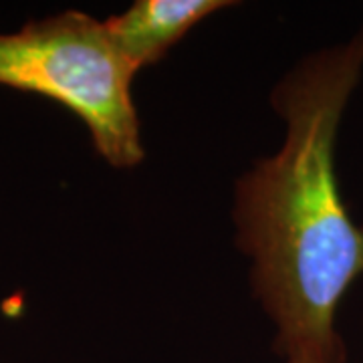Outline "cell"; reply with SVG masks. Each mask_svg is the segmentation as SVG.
Returning <instances> with one entry per match:
<instances>
[{
	"instance_id": "7a4b0ae2",
	"label": "cell",
	"mask_w": 363,
	"mask_h": 363,
	"mask_svg": "<svg viewBox=\"0 0 363 363\" xmlns=\"http://www.w3.org/2000/svg\"><path fill=\"white\" fill-rule=\"evenodd\" d=\"M135 75L105 21L75 9L0 33V87L37 93L73 111L95 152L116 169H133L145 160L131 93Z\"/></svg>"
},
{
	"instance_id": "3957f363",
	"label": "cell",
	"mask_w": 363,
	"mask_h": 363,
	"mask_svg": "<svg viewBox=\"0 0 363 363\" xmlns=\"http://www.w3.org/2000/svg\"><path fill=\"white\" fill-rule=\"evenodd\" d=\"M228 6H236V2L138 0L123 13L105 18V26L119 55L138 73L162 61L198 23Z\"/></svg>"
},
{
	"instance_id": "277c9868",
	"label": "cell",
	"mask_w": 363,
	"mask_h": 363,
	"mask_svg": "<svg viewBox=\"0 0 363 363\" xmlns=\"http://www.w3.org/2000/svg\"><path fill=\"white\" fill-rule=\"evenodd\" d=\"M345 345L323 350V347H303L286 353L285 363H345Z\"/></svg>"
},
{
	"instance_id": "6da1fadb",
	"label": "cell",
	"mask_w": 363,
	"mask_h": 363,
	"mask_svg": "<svg viewBox=\"0 0 363 363\" xmlns=\"http://www.w3.org/2000/svg\"><path fill=\"white\" fill-rule=\"evenodd\" d=\"M363 77V26L347 40L301 57L271 91L283 119L277 154L236 180V247L250 262V286L274 325L281 357L303 347L345 345L341 298L363 274V224L341 198L335 147Z\"/></svg>"
}]
</instances>
